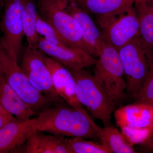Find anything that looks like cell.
Masks as SVG:
<instances>
[{"label": "cell", "instance_id": "6da1fadb", "mask_svg": "<svg viewBox=\"0 0 153 153\" xmlns=\"http://www.w3.org/2000/svg\"><path fill=\"white\" fill-rule=\"evenodd\" d=\"M36 119V129L39 131L58 136L77 137L99 142L102 127L95 123L84 108L75 107L64 102L43 110Z\"/></svg>", "mask_w": 153, "mask_h": 153}, {"label": "cell", "instance_id": "7a4b0ae2", "mask_svg": "<svg viewBox=\"0 0 153 153\" xmlns=\"http://www.w3.org/2000/svg\"><path fill=\"white\" fill-rule=\"evenodd\" d=\"M70 0H38V13L55 28L68 47L84 50L94 57L95 51L86 43L79 25L66 10Z\"/></svg>", "mask_w": 153, "mask_h": 153}, {"label": "cell", "instance_id": "3957f363", "mask_svg": "<svg viewBox=\"0 0 153 153\" xmlns=\"http://www.w3.org/2000/svg\"><path fill=\"white\" fill-rule=\"evenodd\" d=\"M68 70L74 77L75 95L79 103L104 126L111 125V115L117 107L108 94L89 72Z\"/></svg>", "mask_w": 153, "mask_h": 153}, {"label": "cell", "instance_id": "277c9868", "mask_svg": "<svg viewBox=\"0 0 153 153\" xmlns=\"http://www.w3.org/2000/svg\"><path fill=\"white\" fill-rule=\"evenodd\" d=\"M95 64L94 76L108 94L117 107L122 105L128 97L126 82L118 51L105 43Z\"/></svg>", "mask_w": 153, "mask_h": 153}, {"label": "cell", "instance_id": "5b68a950", "mask_svg": "<svg viewBox=\"0 0 153 153\" xmlns=\"http://www.w3.org/2000/svg\"><path fill=\"white\" fill-rule=\"evenodd\" d=\"M118 52L126 82L127 94L134 99L153 70L152 62L139 35Z\"/></svg>", "mask_w": 153, "mask_h": 153}, {"label": "cell", "instance_id": "8992f818", "mask_svg": "<svg viewBox=\"0 0 153 153\" xmlns=\"http://www.w3.org/2000/svg\"><path fill=\"white\" fill-rule=\"evenodd\" d=\"M0 73L8 84L36 114L55 105L31 84L19 63L0 48Z\"/></svg>", "mask_w": 153, "mask_h": 153}, {"label": "cell", "instance_id": "52a82bcc", "mask_svg": "<svg viewBox=\"0 0 153 153\" xmlns=\"http://www.w3.org/2000/svg\"><path fill=\"white\" fill-rule=\"evenodd\" d=\"M23 0H7L1 22L0 48L19 63L24 50Z\"/></svg>", "mask_w": 153, "mask_h": 153}, {"label": "cell", "instance_id": "ba28073f", "mask_svg": "<svg viewBox=\"0 0 153 153\" xmlns=\"http://www.w3.org/2000/svg\"><path fill=\"white\" fill-rule=\"evenodd\" d=\"M20 62L22 71L36 90L55 105L65 102L54 88L51 74L44 61V53L39 48L27 46Z\"/></svg>", "mask_w": 153, "mask_h": 153}, {"label": "cell", "instance_id": "9c48e42d", "mask_svg": "<svg viewBox=\"0 0 153 153\" xmlns=\"http://www.w3.org/2000/svg\"><path fill=\"white\" fill-rule=\"evenodd\" d=\"M105 42L118 51L139 35V25L133 7L102 29Z\"/></svg>", "mask_w": 153, "mask_h": 153}, {"label": "cell", "instance_id": "30bf717a", "mask_svg": "<svg viewBox=\"0 0 153 153\" xmlns=\"http://www.w3.org/2000/svg\"><path fill=\"white\" fill-rule=\"evenodd\" d=\"M38 47L44 54L60 62L68 69L74 71H79L94 65L97 61V59L84 50L74 47L56 46L41 36Z\"/></svg>", "mask_w": 153, "mask_h": 153}, {"label": "cell", "instance_id": "8fae6325", "mask_svg": "<svg viewBox=\"0 0 153 153\" xmlns=\"http://www.w3.org/2000/svg\"><path fill=\"white\" fill-rule=\"evenodd\" d=\"M88 13L95 16L102 29L133 7L134 0H71Z\"/></svg>", "mask_w": 153, "mask_h": 153}, {"label": "cell", "instance_id": "7c38bea8", "mask_svg": "<svg viewBox=\"0 0 153 153\" xmlns=\"http://www.w3.org/2000/svg\"><path fill=\"white\" fill-rule=\"evenodd\" d=\"M44 60L51 74L53 86L59 96L72 106L84 108L76 98L75 81L71 72L52 57L44 55Z\"/></svg>", "mask_w": 153, "mask_h": 153}, {"label": "cell", "instance_id": "4fadbf2b", "mask_svg": "<svg viewBox=\"0 0 153 153\" xmlns=\"http://www.w3.org/2000/svg\"><path fill=\"white\" fill-rule=\"evenodd\" d=\"M119 127L144 129L153 128V106L142 102L121 106L114 112Z\"/></svg>", "mask_w": 153, "mask_h": 153}, {"label": "cell", "instance_id": "5bb4252c", "mask_svg": "<svg viewBox=\"0 0 153 153\" xmlns=\"http://www.w3.org/2000/svg\"><path fill=\"white\" fill-rule=\"evenodd\" d=\"M37 130L36 119H16L0 128V153L16 151L26 141L28 135Z\"/></svg>", "mask_w": 153, "mask_h": 153}, {"label": "cell", "instance_id": "9a60e30c", "mask_svg": "<svg viewBox=\"0 0 153 153\" xmlns=\"http://www.w3.org/2000/svg\"><path fill=\"white\" fill-rule=\"evenodd\" d=\"M26 153H73L65 141V137L34 131L16 152Z\"/></svg>", "mask_w": 153, "mask_h": 153}, {"label": "cell", "instance_id": "2e32d148", "mask_svg": "<svg viewBox=\"0 0 153 153\" xmlns=\"http://www.w3.org/2000/svg\"><path fill=\"white\" fill-rule=\"evenodd\" d=\"M66 10L79 25L85 41L95 51L97 57L105 43L102 33L88 13L70 0Z\"/></svg>", "mask_w": 153, "mask_h": 153}, {"label": "cell", "instance_id": "e0dca14e", "mask_svg": "<svg viewBox=\"0 0 153 153\" xmlns=\"http://www.w3.org/2000/svg\"><path fill=\"white\" fill-rule=\"evenodd\" d=\"M0 102L8 111L19 119H29L36 114L8 84L1 73Z\"/></svg>", "mask_w": 153, "mask_h": 153}, {"label": "cell", "instance_id": "ac0fdd59", "mask_svg": "<svg viewBox=\"0 0 153 153\" xmlns=\"http://www.w3.org/2000/svg\"><path fill=\"white\" fill-rule=\"evenodd\" d=\"M139 25V35L153 64V13L146 0H134Z\"/></svg>", "mask_w": 153, "mask_h": 153}, {"label": "cell", "instance_id": "d6986e66", "mask_svg": "<svg viewBox=\"0 0 153 153\" xmlns=\"http://www.w3.org/2000/svg\"><path fill=\"white\" fill-rule=\"evenodd\" d=\"M100 143L109 153H135L137 152L130 144L121 132L111 125L102 128L99 132Z\"/></svg>", "mask_w": 153, "mask_h": 153}, {"label": "cell", "instance_id": "ffe728a7", "mask_svg": "<svg viewBox=\"0 0 153 153\" xmlns=\"http://www.w3.org/2000/svg\"><path fill=\"white\" fill-rule=\"evenodd\" d=\"M24 4L23 27L24 33L29 47L38 48L39 37L36 30L38 15L34 0H23Z\"/></svg>", "mask_w": 153, "mask_h": 153}, {"label": "cell", "instance_id": "44dd1931", "mask_svg": "<svg viewBox=\"0 0 153 153\" xmlns=\"http://www.w3.org/2000/svg\"><path fill=\"white\" fill-rule=\"evenodd\" d=\"M65 141L73 153H109L101 143L82 138H65Z\"/></svg>", "mask_w": 153, "mask_h": 153}, {"label": "cell", "instance_id": "7402d4cb", "mask_svg": "<svg viewBox=\"0 0 153 153\" xmlns=\"http://www.w3.org/2000/svg\"><path fill=\"white\" fill-rule=\"evenodd\" d=\"M36 30L39 36L51 44L60 47H68L59 36L55 28L38 13Z\"/></svg>", "mask_w": 153, "mask_h": 153}, {"label": "cell", "instance_id": "603a6c76", "mask_svg": "<svg viewBox=\"0 0 153 153\" xmlns=\"http://www.w3.org/2000/svg\"><path fill=\"white\" fill-rule=\"evenodd\" d=\"M120 128L128 142L133 147L144 143L153 133V128L139 129L122 127Z\"/></svg>", "mask_w": 153, "mask_h": 153}, {"label": "cell", "instance_id": "cb8c5ba5", "mask_svg": "<svg viewBox=\"0 0 153 153\" xmlns=\"http://www.w3.org/2000/svg\"><path fill=\"white\" fill-rule=\"evenodd\" d=\"M134 99L136 102L149 104L153 101V69Z\"/></svg>", "mask_w": 153, "mask_h": 153}, {"label": "cell", "instance_id": "d4e9b609", "mask_svg": "<svg viewBox=\"0 0 153 153\" xmlns=\"http://www.w3.org/2000/svg\"><path fill=\"white\" fill-rule=\"evenodd\" d=\"M16 118L10 113L0 102V128Z\"/></svg>", "mask_w": 153, "mask_h": 153}, {"label": "cell", "instance_id": "484cf974", "mask_svg": "<svg viewBox=\"0 0 153 153\" xmlns=\"http://www.w3.org/2000/svg\"><path fill=\"white\" fill-rule=\"evenodd\" d=\"M138 148L143 152L153 153V133L144 143L138 145Z\"/></svg>", "mask_w": 153, "mask_h": 153}, {"label": "cell", "instance_id": "4316f807", "mask_svg": "<svg viewBox=\"0 0 153 153\" xmlns=\"http://www.w3.org/2000/svg\"><path fill=\"white\" fill-rule=\"evenodd\" d=\"M146 1L150 5H153V0H146Z\"/></svg>", "mask_w": 153, "mask_h": 153}, {"label": "cell", "instance_id": "83f0119b", "mask_svg": "<svg viewBox=\"0 0 153 153\" xmlns=\"http://www.w3.org/2000/svg\"><path fill=\"white\" fill-rule=\"evenodd\" d=\"M152 10L153 13V5L152 6Z\"/></svg>", "mask_w": 153, "mask_h": 153}, {"label": "cell", "instance_id": "f1b7e54d", "mask_svg": "<svg viewBox=\"0 0 153 153\" xmlns=\"http://www.w3.org/2000/svg\"><path fill=\"white\" fill-rule=\"evenodd\" d=\"M1 0H0V9H1Z\"/></svg>", "mask_w": 153, "mask_h": 153}, {"label": "cell", "instance_id": "f546056e", "mask_svg": "<svg viewBox=\"0 0 153 153\" xmlns=\"http://www.w3.org/2000/svg\"><path fill=\"white\" fill-rule=\"evenodd\" d=\"M150 105H152L153 106V101L152 102V103H151Z\"/></svg>", "mask_w": 153, "mask_h": 153}]
</instances>
